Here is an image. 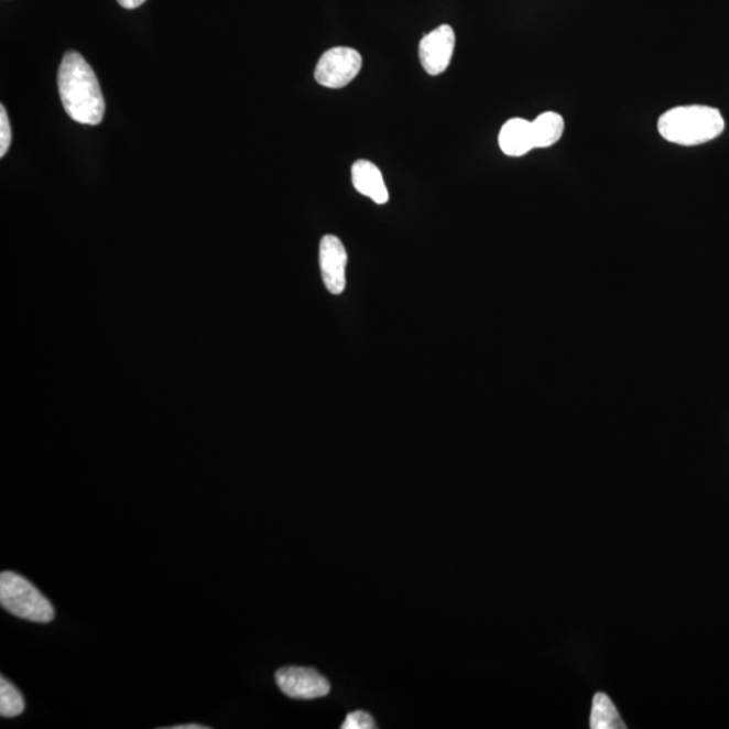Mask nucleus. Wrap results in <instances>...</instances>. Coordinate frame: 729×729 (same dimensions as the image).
<instances>
[{
    "label": "nucleus",
    "instance_id": "9d476101",
    "mask_svg": "<svg viewBox=\"0 0 729 729\" xmlns=\"http://www.w3.org/2000/svg\"><path fill=\"white\" fill-rule=\"evenodd\" d=\"M535 149L552 148L565 133V119L561 113L546 111L536 117L533 122Z\"/></svg>",
    "mask_w": 729,
    "mask_h": 729
},
{
    "label": "nucleus",
    "instance_id": "4468645a",
    "mask_svg": "<svg viewBox=\"0 0 729 729\" xmlns=\"http://www.w3.org/2000/svg\"><path fill=\"white\" fill-rule=\"evenodd\" d=\"M11 145V128L4 106H0V157H4Z\"/></svg>",
    "mask_w": 729,
    "mask_h": 729
},
{
    "label": "nucleus",
    "instance_id": "f03ea898",
    "mask_svg": "<svg viewBox=\"0 0 729 729\" xmlns=\"http://www.w3.org/2000/svg\"><path fill=\"white\" fill-rule=\"evenodd\" d=\"M725 130V117L719 109L710 106L674 107L659 119L662 139L679 146L704 145L719 139Z\"/></svg>",
    "mask_w": 729,
    "mask_h": 729
},
{
    "label": "nucleus",
    "instance_id": "2eb2a0df",
    "mask_svg": "<svg viewBox=\"0 0 729 729\" xmlns=\"http://www.w3.org/2000/svg\"><path fill=\"white\" fill-rule=\"evenodd\" d=\"M145 2L146 0H118V3L128 10L139 9Z\"/></svg>",
    "mask_w": 729,
    "mask_h": 729
},
{
    "label": "nucleus",
    "instance_id": "6e6552de",
    "mask_svg": "<svg viewBox=\"0 0 729 729\" xmlns=\"http://www.w3.org/2000/svg\"><path fill=\"white\" fill-rule=\"evenodd\" d=\"M499 146L501 152L510 157H522L534 151L535 142L531 122L523 118H513L505 122L500 130Z\"/></svg>",
    "mask_w": 729,
    "mask_h": 729
},
{
    "label": "nucleus",
    "instance_id": "f257e3e1",
    "mask_svg": "<svg viewBox=\"0 0 729 729\" xmlns=\"http://www.w3.org/2000/svg\"><path fill=\"white\" fill-rule=\"evenodd\" d=\"M57 85L64 110L70 119L91 127L104 121L106 105L98 77L79 53H65Z\"/></svg>",
    "mask_w": 729,
    "mask_h": 729
},
{
    "label": "nucleus",
    "instance_id": "ddd939ff",
    "mask_svg": "<svg viewBox=\"0 0 729 729\" xmlns=\"http://www.w3.org/2000/svg\"><path fill=\"white\" fill-rule=\"evenodd\" d=\"M376 728V722L372 716L368 712H362V710H357V712H351L346 716V719L342 725V729H373Z\"/></svg>",
    "mask_w": 729,
    "mask_h": 729
},
{
    "label": "nucleus",
    "instance_id": "1a4fd4ad",
    "mask_svg": "<svg viewBox=\"0 0 729 729\" xmlns=\"http://www.w3.org/2000/svg\"><path fill=\"white\" fill-rule=\"evenodd\" d=\"M351 178L352 185H355L358 193L370 197L378 205H385L388 199H390L382 173L370 161H357L351 166Z\"/></svg>",
    "mask_w": 729,
    "mask_h": 729
},
{
    "label": "nucleus",
    "instance_id": "423d86ee",
    "mask_svg": "<svg viewBox=\"0 0 729 729\" xmlns=\"http://www.w3.org/2000/svg\"><path fill=\"white\" fill-rule=\"evenodd\" d=\"M456 47V33L449 25H442L424 35L420 57L428 75L438 76L449 67Z\"/></svg>",
    "mask_w": 729,
    "mask_h": 729
},
{
    "label": "nucleus",
    "instance_id": "0eeeda50",
    "mask_svg": "<svg viewBox=\"0 0 729 729\" xmlns=\"http://www.w3.org/2000/svg\"><path fill=\"white\" fill-rule=\"evenodd\" d=\"M319 262L322 278L328 292L340 295L346 289V265L348 253L336 236H325L320 241Z\"/></svg>",
    "mask_w": 729,
    "mask_h": 729
},
{
    "label": "nucleus",
    "instance_id": "dca6fc26",
    "mask_svg": "<svg viewBox=\"0 0 729 729\" xmlns=\"http://www.w3.org/2000/svg\"><path fill=\"white\" fill-rule=\"evenodd\" d=\"M172 729H208V727L200 726V725H187V726L172 727Z\"/></svg>",
    "mask_w": 729,
    "mask_h": 729
},
{
    "label": "nucleus",
    "instance_id": "f8f14e48",
    "mask_svg": "<svg viewBox=\"0 0 729 729\" xmlns=\"http://www.w3.org/2000/svg\"><path fill=\"white\" fill-rule=\"evenodd\" d=\"M25 710V700L21 692L4 677L0 678V715L17 717Z\"/></svg>",
    "mask_w": 729,
    "mask_h": 729
},
{
    "label": "nucleus",
    "instance_id": "39448f33",
    "mask_svg": "<svg viewBox=\"0 0 729 729\" xmlns=\"http://www.w3.org/2000/svg\"><path fill=\"white\" fill-rule=\"evenodd\" d=\"M276 683L285 696L294 700H315L330 693V683L314 668L290 666L280 668Z\"/></svg>",
    "mask_w": 729,
    "mask_h": 729
},
{
    "label": "nucleus",
    "instance_id": "9b49d317",
    "mask_svg": "<svg viewBox=\"0 0 729 729\" xmlns=\"http://www.w3.org/2000/svg\"><path fill=\"white\" fill-rule=\"evenodd\" d=\"M590 728L591 729H624L627 726L614 708L611 698L603 693H597L591 703L590 714Z\"/></svg>",
    "mask_w": 729,
    "mask_h": 729
},
{
    "label": "nucleus",
    "instance_id": "20e7f679",
    "mask_svg": "<svg viewBox=\"0 0 729 729\" xmlns=\"http://www.w3.org/2000/svg\"><path fill=\"white\" fill-rule=\"evenodd\" d=\"M362 57L351 47L337 46L319 58L315 68V80L327 88H342L360 74Z\"/></svg>",
    "mask_w": 729,
    "mask_h": 729
},
{
    "label": "nucleus",
    "instance_id": "7ed1b4c3",
    "mask_svg": "<svg viewBox=\"0 0 729 729\" xmlns=\"http://www.w3.org/2000/svg\"><path fill=\"white\" fill-rule=\"evenodd\" d=\"M0 603L17 618L50 623L55 619V609L46 597L25 577L13 572L0 575Z\"/></svg>",
    "mask_w": 729,
    "mask_h": 729
}]
</instances>
